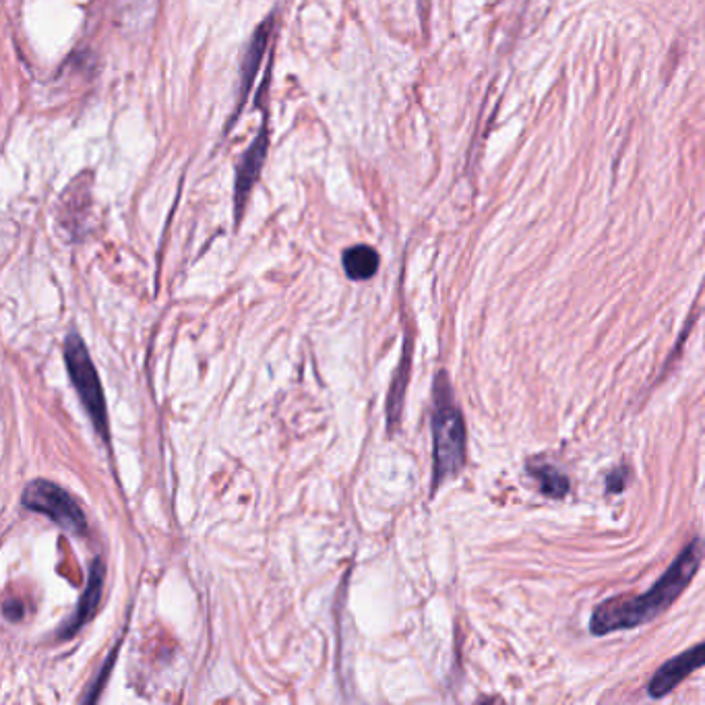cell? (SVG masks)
<instances>
[{"instance_id":"1","label":"cell","mask_w":705,"mask_h":705,"mask_svg":"<svg viewBox=\"0 0 705 705\" xmlns=\"http://www.w3.org/2000/svg\"><path fill=\"white\" fill-rule=\"evenodd\" d=\"M705 555V542L693 538L683 553L677 557L668 571L641 596H623L612 598L596 606L590 619V631L594 635H608L615 631L635 629L658 619L664 610H668L677 598L687 590Z\"/></svg>"},{"instance_id":"2","label":"cell","mask_w":705,"mask_h":705,"mask_svg":"<svg viewBox=\"0 0 705 705\" xmlns=\"http://www.w3.org/2000/svg\"><path fill=\"white\" fill-rule=\"evenodd\" d=\"M433 449H435V486L455 476L466 464V424L462 412L453 404L447 379H437L433 408Z\"/></svg>"},{"instance_id":"3","label":"cell","mask_w":705,"mask_h":705,"mask_svg":"<svg viewBox=\"0 0 705 705\" xmlns=\"http://www.w3.org/2000/svg\"><path fill=\"white\" fill-rule=\"evenodd\" d=\"M65 360L71 375V381L81 397L83 408L94 422L96 431L108 439V414H106V400L102 383L98 379L96 366L89 358V352L77 333H69L65 340Z\"/></svg>"},{"instance_id":"4","label":"cell","mask_w":705,"mask_h":705,"mask_svg":"<svg viewBox=\"0 0 705 705\" xmlns=\"http://www.w3.org/2000/svg\"><path fill=\"white\" fill-rule=\"evenodd\" d=\"M21 501L29 511L50 517L58 528H63L69 534L83 536L87 532V521L77 501L65 488H60L54 482L34 480L32 484H27Z\"/></svg>"},{"instance_id":"5","label":"cell","mask_w":705,"mask_h":705,"mask_svg":"<svg viewBox=\"0 0 705 705\" xmlns=\"http://www.w3.org/2000/svg\"><path fill=\"white\" fill-rule=\"evenodd\" d=\"M701 666H705V643H699V646L683 652L681 656L672 658L664 666H660L648 685V693L652 697H664L679 683H683L687 677H691V674Z\"/></svg>"},{"instance_id":"6","label":"cell","mask_w":705,"mask_h":705,"mask_svg":"<svg viewBox=\"0 0 705 705\" xmlns=\"http://www.w3.org/2000/svg\"><path fill=\"white\" fill-rule=\"evenodd\" d=\"M102 588H104V563H102V559H96L94 565H91V571L87 577V588H85L83 598L79 600L77 612L65 623V627L60 629V639H67V637L75 635L91 617L96 615V610L102 600Z\"/></svg>"},{"instance_id":"7","label":"cell","mask_w":705,"mask_h":705,"mask_svg":"<svg viewBox=\"0 0 705 705\" xmlns=\"http://www.w3.org/2000/svg\"><path fill=\"white\" fill-rule=\"evenodd\" d=\"M267 153V129L263 127V131L259 133V137L253 141V145L247 149V156L240 162L238 174H236V207H238V216L244 199L251 193L255 180L259 178L263 160Z\"/></svg>"},{"instance_id":"8","label":"cell","mask_w":705,"mask_h":705,"mask_svg":"<svg viewBox=\"0 0 705 705\" xmlns=\"http://www.w3.org/2000/svg\"><path fill=\"white\" fill-rule=\"evenodd\" d=\"M528 472L532 478L538 480L542 495L561 499L569 493V478L561 474L553 464H546L544 459H532V462H528Z\"/></svg>"},{"instance_id":"9","label":"cell","mask_w":705,"mask_h":705,"mask_svg":"<svg viewBox=\"0 0 705 705\" xmlns=\"http://www.w3.org/2000/svg\"><path fill=\"white\" fill-rule=\"evenodd\" d=\"M377 269H379V255L371 247L358 244V247H352L344 253V271L354 282L373 278Z\"/></svg>"},{"instance_id":"10","label":"cell","mask_w":705,"mask_h":705,"mask_svg":"<svg viewBox=\"0 0 705 705\" xmlns=\"http://www.w3.org/2000/svg\"><path fill=\"white\" fill-rule=\"evenodd\" d=\"M267 34H269V27H263L261 32L255 36L253 44H251V52L247 56V65H244V77H242V89L247 91L251 87V81L257 73V67H259V60L263 56V50H265V44H267Z\"/></svg>"},{"instance_id":"11","label":"cell","mask_w":705,"mask_h":705,"mask_svg":"<svg viewBox=\"0 0 705 705\" xmlns=\"http://www.w3.org/2000/svg\"><path fill=\"white\" fill-rule=\"evenodd\" d=\"M627 480H629L627 470H615V472L608 474L606 486H608L610 493H621V490L627 486Z\"/></svg>"}]
</instances>
